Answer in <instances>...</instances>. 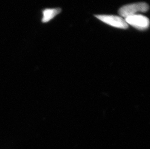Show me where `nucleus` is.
<instances>
[{
	"label": "nucleus",
	"instance_id": "nucleus-2",
	"mask_svg": "<svg viewBox=\"0 0 150 149\" xmlns=\"http://www.w3.org/2000/svg\"><path fill=\"white\" fill-rule=\"evenodd\" d=\"M95 16L103 22L115 28L122 29H126L128 28L127 23L122 17L105 15H98Z\"/></svg>",
	"mask_w": 150,
	"mask_h": 149
},
{
	"label": "nucleus",
	"instance_id": "nucleus-3",
	"mask_svg": "<svg viewBox=\"0 0 150 149\" xmlns=\"http://www.w3.org/2000/svg\"><path fill=\"white\" fill-rule=\"evenodd\" d=\"M128 25H130L138 30H147L150 26V20L147 17L140 14L135 15L125 18Z\"/></svg>",
	"mask_w": 150,
	"mask_h": 149
},
{
	"label": "nucleus",
	"instance_id": "nucleus-1",
	"mask_svg": "<svg viewBox=\"0 0 150 149\" xmlns=\"http://www.w3.org/2000/svg\"><path fill=\"white\" fill-rule=\"evenodd\" d=\"M149 6L145 3H134L123 6L119 10V14L122 18L139 14V13L146 12L149 10Z\"/></svg>",
	"mask_w": 150,
	"mask_h": 149
},
{
	"label": "nucleus",
	"instance_id": "nucleus-4",
	"mask_svg": "<svg viewBox=\"0 0 150 149\" xmlns=\"http://www.w3.org/2000/svg\"><path fill=\"white\" fill-rule=\"evenodd\" d=\"M61 11V9H46L43 11V18L42 21L46 23L50 21L52 18L59 14Z\"/></svg>",
	"mask_w": 150,
	"mask_h": 149
}]
</instances>
